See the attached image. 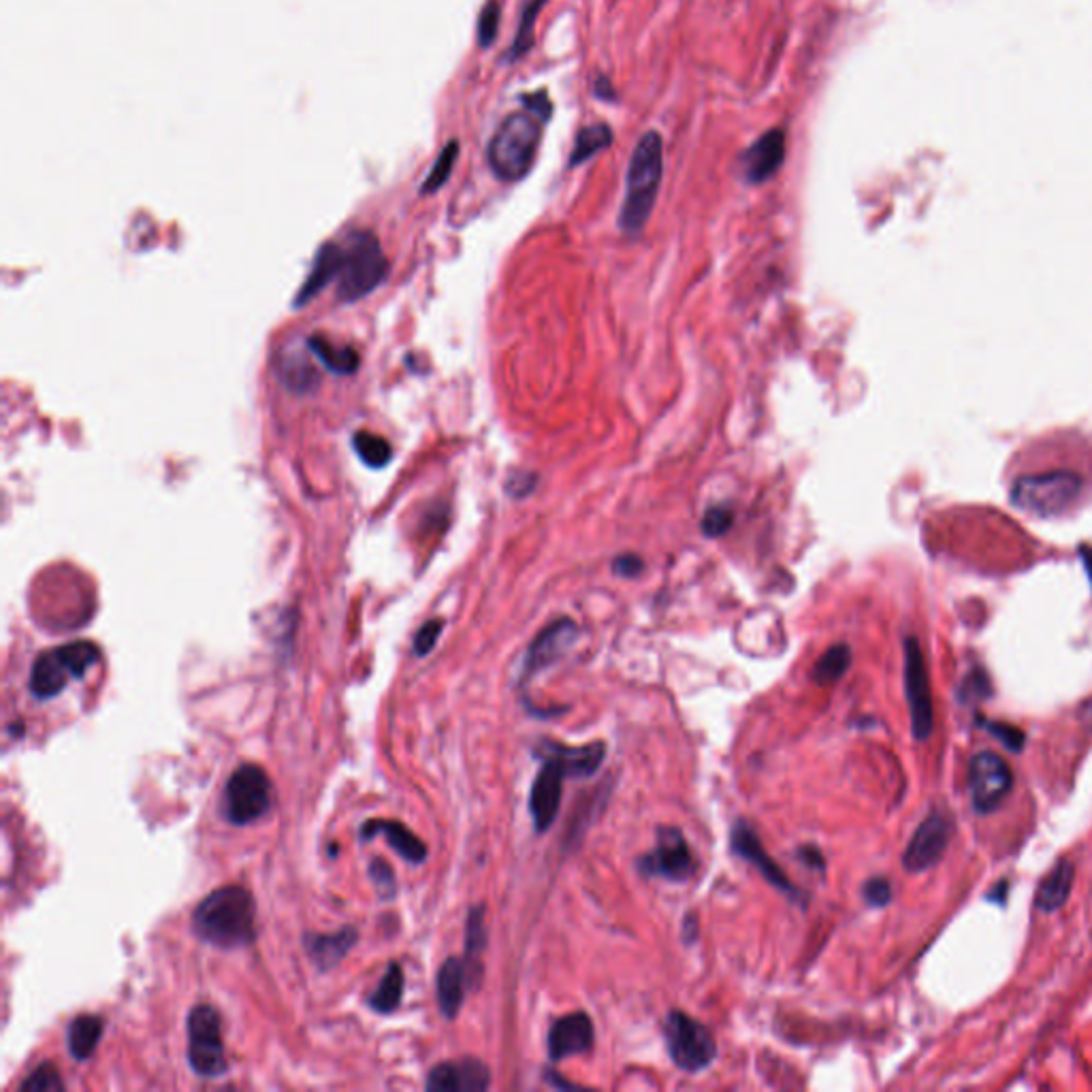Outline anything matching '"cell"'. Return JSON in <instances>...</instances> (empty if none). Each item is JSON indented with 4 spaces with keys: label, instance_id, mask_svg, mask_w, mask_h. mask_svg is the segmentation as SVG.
<instances>
[{
    "label": "cell",
    "instance_id": "6da1fadb",
    "mask_svg": "<svg viewBox=\"0 0 1092 1092\" xmlns=\"http://www.w3.org/2000/svg\"><path fill=\"white\" fill-rule=\"evenodd\" d=\"M387 270V256L378 237L369 231H352L344 239L323 243L295 305H305L333 282L340 301H359L385 280Z\"/></svg>",
    "mask_w": 1092,
    "mask_h": 1092
},
{
    "label": "cell",
    "instance_id": "7a4b0ae2",
    "mask_svg": "<svg viewBox=\"0 0 1092 1092\" xmlns=\"http://www.w3.org/2000/svg\"><path fill=\"white\" fill-rule=\"evenodd\" d=\"M192 930L200 941L220 950L250 945L256 937V905L241 885L214 889L192 913Z\"/></svg>",
    "mask_w": 1092,
    "mask_h": 1092
},
{
    "label": "cell",
    "instance_id": "3957f363",
    "mask_svg": "<svg viewBox=\"0 0 1092 1092\" xmlns=\"http://www.w3.org/2000/svg\"><path fill=\"white\" fill-rule=\"evenodd\" d=\"M1090 480L1074 467H1047L1020 474L1010 488L1012 504L1041 519H1058L1069 515L1086 500Z\"/></svg>",
    "mask_w": 1092,
    "mask_h": 1092
},
{
    "label": "cell",
    "instance_id": "277c9868",
    "mask_svg": "<svg viewBox=\"0 0 1092 1092\" xmlns=\"http://www.w3.org/2000/svg\"><path fill=\"white\" fill-rule=\"evenodd\" d=\"M664 177V139L649 130L638 139L626 173V194L619 212V229L626 235H640L649 222Z\"/></svg>",
    "mask_w": 1092,
    "mask_h": 1092
},
{
    "label": "cell",
    "instance_id": "5b68a950",
    "mask_svg": "<svg viewBox=\"0 0 1092 1092\" xmlns=\"http://www.w3.org/2000/svg\"><path fill=\"white\" fill-rule=\"evenodd\" d=\"M540 122L529 114H510L488 141L486 161L502 182H519L536 163L540 146Z\"/></svg>",
    "mask_w": 1092,
    "mask_h": 1092
},
{
    "label": "cell",
    "instance_id": "8992f818",
    "mask_svg": "<svg viewBox=\"0 0 1092 1092\" xmlns=\"http://www.w3.org/2000/svg\"><path fill=\"white\" fill-rule=\"evenodd\" d=\"M99 659V646L91 640H75L43 651L33 664L31 692L39 700L54 698L69 685V681L83 679Z\"/></svg>",
    "mask_w": 1092,
    "mask_h": 1092
},
{
    "label": "cell",
    "instance_id": "52a82bcc",
    "mask_svg": "<svg viewBox=\"0 0 1092 1092\" xmlns=\"http://www.w3.org/2000/svg\"><path fill=\"white\" fill-rule=\"evenodd\" d=\"M668 1054L685 1074H700L717 1058V1041L704 1024L681 1010L668 1012L664 1020Z\"/></svg>",
    "mask_w": 1092,
    "mask_h": 1092
},
{
    "label": "cell",
    "instance_id": "ba28073f",
    "mask_svg": "<svg viewBox=\"0 0 1092 1092\" xmlns=\"http://www.w3.org/2000/svg\"><path fill=\"white\" fill-rule=\"evenodd\" d=\"M274 788L267 772L256 764L239 766L225 788V817L235 826H246L270 813Z\"/></svg>",
    "mask_w": 1092,
    "mask_h": 1092
},
{
    "label": "cell",
    "instance_id": "9c48e42d",
    "mask_svg": "<svg viewBox=\"0 0 1092 1092\" xmlns=\"http://www.w3.org/2000/svg\"><path fill=\"white\" fill-rule=\"evenodd\" d=\"M188 1062L192 1072L204 1078H220L227 1074L222 1024L212 1005H196L188 1014Z\"/></svg>",
    "mask_w": 1092,
    "mask_h": 1092
},
{
    "label": "cell",
    "instance_id": "30bf717a",
    "mask_svg": "<svg viewBox=\"0 0 1092 1092\" xmlns=\"http://www.w3.org/2000/svg\"><path fill=\"white\" fill-rule=\"evenodd\" d=\"M655 835L657 841L653 850L636 860L638 873L642 877H657L675 883L692 879L698 862L683 832L677 826H659Z\"/></svg>",
    "mask_w": 1092,
    "mask_h": 1092
},
{
    "label": "cell",
    "instance_id": "8fae6325",
    "mask_svg": "<svg viewBox=\"0 0 1092 1092\" xmlns=\"http://www.w3.org/2000/svg\"><path fill=\"white\" fill-rule=\"evenodd\" d=\"M905 696L909 704L913 739H930L934 730V706L922 644L916 636L905 638Z\"/></svg>",
    "mask_w": 1092,
    "mask_h": 1092
},
{
    "label": "cell",
    "instance_id": "7c38bea8",
    "mask_svg": "<svg viewBox=\"0 0 1092 1092\" xmlns=\"http://www.w3.org/2000/svg\"><path fill=\"white\" fill-rule=\"evenodd\" d=\"M536 757H540L542 768L538 770L536 779H533L529 790V813L533 821V830L538 835H544L551 830L557 815L562 809L564 798V782L568 777L566 766L562 764L560 757L553 753L536 749Z\"/></svg>",
    "mask_w": 1092,
    "mask_h": 1092
},
{
    "label": "cell",
    "instance_id": "4fadbf2b",
    "mask_svg": "<svg viewBox=\"0 0 1092 1092\" xmlns=\"http://www.w3.org/2000/svg\"><path fill=\"white\" fill-rule=\"evenodd\" d=\"M730 850L737 858L749 862L774 889L784 893L790 901L805 907L809 897L805 893H800V889L792 883V879L784 873V868L770 858L760 837H757L751 823H747L745 819L734 821V826L730 830Z\"/></svg>",
    "mask_w": 1092,
    "mask_h": 1092
},
{
    "label": "cell",
    "instance_id": "5bb4252c",
    "mask_svg": "<svg viewBox=\"0 0 1092 1092\" xmlns=\"http://www.w3.org/2000/svg\"><path fill=\"white\" fill-rule=\"evenodd\" d=\"M971 800L977 813H992L1008 798L1014 786V772L1005 757L994 751H979L969 766Z\"/></svg>",
    "mask_w": 1092,
    "mask_h": 1092
},
{
    "label": "cell",
    "instance_id": "9a60e30c",
    "mask_svg": "<svg viewBox=\"0 0 1092 1092\" xmlns=\"http://www.w3.org/2000/svg\"><path fill=\"white\" fill-rule=\"evenodd\" d=\"M578 638V626L568 619L560 617L531 640L527 646V653L523 657V671H521V685H527L533 677L540 675L547 668H551L555 662H560Z\"/></svg>",
    "mask_w": 1092,
    "mask_h": 1092
},
{
    "label": "cell",
    "instance_id": "2e32d148",
    "mask_svg": "<svg viewBox=\"0 0 1092 1092\" xmlns=\"http://www.w3.org/2000/svg\"><path fill=\"white\" fill-rule=\"evenodd\" d=\"M952 823L941 813H930L913 832L903 854V866L909 873H924L937 864L950 845Z\"/></svg>",
    "mask_w": 1092,
    "mask_h": 1092
},
{
    "label": "cell",
    "instance_id": "e0dca14e",
    "mask_svg": "<svg viewBox=\"0 0 1092 1092\" xmlns=\"http://www.w3.org/2000/svg\"><path fill=\"white\" fill-rule=\"evenodd\" d=\"M595 1029L585 1012H574L557 1018L547 1037V1052L551 1062H562L570 1056L589 1054L593 1050Z\"/></svg>",
    "mask_w": 1092,
    "mask_h": 1092
},
{
    "label": "cell",
    "instance_id": "ac0fdd59",
    "mask_svg": "<svg viewBox=\"0 0 1092 1092\" xmlns=\"http://www.w3.org/2000/svg\"><path fill=\"white\" fill-rule=\"evenodd\" d=\"M488 1086H492V1072L474 1056L440 1062L427 1078V1090L432 1092H482Z\"/></svg>",
    "mask_w": 1092,
    "mask_h": 1092
},
{
    "label": "cell",
    "instance_id": "d6986e66",
    "mask_svg": "<svg viewBox=\"0 0 1092 1092\" xmlns=\"http://www.w3.org/2000/svg\"><path fill=\"white\" fill-rule=\"evenodd\" d=\"M786 163V132L782 128L766 130L741 156L743 177L749 184H764Z\"/></svg>",
    "mask_w": 1092,
    "mask_h": 1092
},
{
    "label": "cell",
    "instance_id": "ffe728a7",
    "mask_svg": "<svg viewBox=\"0 0 1092 1092\" xmlns=\"http://www.w3.org/2000/svg\"><path fill=\"white\" fill-rule=\"evenodd\" d=\"M470 988H476V986H474L470 967H467L463 958L453 956L449 958V961H444L436 977L438 1005L444 1018L455 1020L459 1016L465 994Z\"/></svg>",
    "mask_w": 1092,
    "mask_h": 1092
},
{
    "label": "cell",
    "instance_id": "44dd1931",
    "mask_svg": "<svg viewBox=\"0 0 1092 1092\" xmlns=\"http://www.w3.org/2000/svg\"><path fill=\"white\" fill-rule=\"evenodd\" d=\"M536 749L553 753L555 757H560L562 764L568 770L570 779H589V777H593L599 770V766L605 764V757H607V745L601 741H593V743L581 745V747H568L564 743L544 739V741L538 743Z\"/></svg>",
    "mask_w": 1092,
    "mask_h": 1092
},
{
    "label": "cell",
    "instance_id": "7402d4cb",
    "mask_svg": "<svg viewBox=\"0 0 1092 1092\" xmlns=\"http://www.w3.org/2000/svg\"><path fill=\"white\" fill-rule=\"evenodd\" d=\"M383 835L393 850L412 864L427 860V845L422 843L408 826L395 819H371L361 828V837L369 841L371 837Z\"/></svg>",
    "mask_w": 1092,
    "mask_h": 1092
},
{
    "label": "cell",
    "instance_id": "603a6c76",
    "mask_svg": "<svg viewBox=\"0 0 1092 1092\" xmlns=\"http://www.w3.org/2000/svg\"><path fill=\"white\" fill-rule=\"evenodd\" d=\"M1076 881V866L1069 858L1058 860L1052 871L1047 873L1035 893V907L1043 913L1058 911L1069 897H1072V887Z\"/></svg>",
    "mask_w": 1092,
    "mask_h": 1092
},
{
    "label": "cell",
    "instance_id": "cb8c5ba5",
    "mask_svg": "<svg viewBox=\"0 0 1092 1092\" xmlns=\"http://www.w3.org/2000/svg\"><path fill=\"white\" fill-rule=\"evenodd\" d=\"M354 943H356V930L350 926L333 934H309V937H305V947L309 952V958L323 971L336 967L342 958L354 947Z\"/></svg>",
    "mask_w": 1092,
    "mask_h": 1092
},
{
    "label": "cell",
    "instance_id": "d4e9b609",
    "mask_svg": "<svg viewBox=\"0 0 1092 1092\" xmlns=\"http://www.w3.org/2000/svg\"><path fill=\"white\" fill-rule=\"evenodd\" d=\"M484 947H486L484 907H482V905H476V907L470 909V913H467V922H465V956H463V961L467 963V967H470V973H472V979H474V986H476V988L480 986V979H482L480 954L484 952Z\"/></svg>",
    "mask_w": 1092,
    "mask_h": 1092
},
{
    "label": "cell",
    "instance_id": "484cf974",
    "mask_svg": "<svg viewBox=\"0 0 1092 1092\" xmlns=\"http://www.w3.org/2000/svg\"><path fill=\"white\" fill-rule=\"evenodd\" d=\"M103 1035V1020L99 1016L83 1014L69 1024V1052L75 1060H88L99 1047Z\"/></svg>",
    "mask_w": 1092,
    "mask_h": 1092
},
{
    "label": "cell",
    "instance_id": "4316f807",
    "mask_svg": "<svg viewBox=\"0 0 1092 1092\" xmlns=\"http://www.w3.org/2000/svg\"><path fill=\"white\" fill-rule=\"evenodd\" d=\"M611 143H613V128L609 124L597 122V124H589V126L581 128L576 132V139H574V148L570 152L568 167L572 169V167L587 163L601 150L611 148Z\"/></svg>",
    "mask_w": 1092,
    "mask_h": 1092
},
{
    "label": "cell",
    "instance_id": "83f0119b",
    "mask_svg": "<svg viewBox=\"0 0 1092 1092\" xmlns=\"http://www.w3.org/2000/svg\"><path fill=\"white\" fill-rule=\"evenodd\" d=\"M307 348L333 373H352L359 367V354L350 346H338L323 336H311Z\"/></svg>",
    "mask_w": 1092,
    "mask_h": 1092
},
{
    "label": "cell",
    "instance_id": "f1b7e54d",
    "mask_svg": "<svg viewBox=\"0 0 1092 1092\" xmlns=\"http://www.w3.org/2000/svg\"><path fill=\"white\" fill-rule=\"evenodd\" d=\"M852 666V649L850 644H832L830 649L823 653L811 671V679L813 683L817 685H835L837 681H841L845 677V673L850 671Z\"/></svg>",
    "mask_w": 1092,
    "mask_h": 1092
},
{
    "label": "cell",
    "instance_id": "f546056e",
    "mask_svg": "<svg viewBox=\"0 0 1092 1092\" xmlns=\"http://www.w3.org/2000/svg\"><path fill=\"white\" fill-rule=\"evenodd\" d=\"M401 996H404V971H401L399 963H391L367 1002L378 1014H391L399 1008Z\"/></svg>",
    "mask_w": 1092,
    "mask_h": 1092
},
{
    "label": "cell",
    "instance_id": "4dcf8cb0",
    "mask_svg": "<svg viewBox=\"0 0 1092 1092\" xmlns=\"http://www.w3.org/2000/svg\"><path fill=\"white\" fill-rule=\"evenodd\" d=\"M544 5H547V0H525V5L521 9L519 28H517L515 41H512V46H510V54H508L510 62L521 60L533 48V31H536V19H538V13L542 11Z\"/></svg>",
    "mask_w": 1092,
    "mask_h": 1092
},
{
    "label": "cell",
    "instance_id": "1f68e13d",
    "mask_svg": "<svg viewBox=\"0 0 1092 1092\" xmlns=\"http://www.w3.org/2000/svg\"><path fill=\"white\" fill-rule=\"evenodd\" d=\"M352 447L356 455H359V459L365 465L373 467V470H381V467H385L393 457L391 444L385 438L373 436L369 432H356L352 438Z\"/></svg>",
    "mask_w": 1092,
    "mask_h": 1092
},
{
    "label": "cell",
    "instance_id": "d6a6232c",
    "mask_svg": "<svg viewBox=\"0 0 1092 1092\" xmlns=\"http://www.w3.org/2000/svg\"><path fill=\"white\" fill-rule=\"evenodd\" d=\"M457 156H459V143L457 141H451L447 148L440 152L438 161L434 163L429 175L425 177V182H422V186H420L422 194H432V192L440 190L444 184L449 182L453 167L457 163Z\"/></svg>",
    "mask_w": 1092,
    "mask_h": 1092
},
{
    "label": "cell",
    "instance_id": "836d02e7",
    "mask_svg": "<svg viewBox=\"0 0 1092 1092\" xmlns=\"http://www.w3.org/2000/svg\"><path fill=\"white\" fill-rule=\"evenodd\" d=\"M956 696L963 704L988 700L992 696V681L984 668H973V671L961 681V685H958Z\"/></svg>",
    "mask_w": 1092,
    "mask_h": 1092
},
{
    "label": "cell",
    "instance_id": "e575fe53",
    "mask_svg": "<svg viewBox=\"0 0 1092 1092\" xmlns=\"http://www.w3.org/2000/svg\"><path fill=\"white\" fill-rule=\"evenodd\" d=\"M62 1088H64V1084H62V1080L58 1076V1069L52 1062L39 1065L35 1072L19 1086L21 1092H58Z\"/></svg>",
    "mask_w": 1092,
    "mask_h": 1092
},
{
    "label": "cell",
    "instance_id": "d590c367",
    "mask_svg": "<svg viewBox=\"0 0 1092 1092\" xmlns=\"http://www.w3.org/2000/svg\"><path fill=\"white\" fill-rule=\"evenodd\" d=\"M500 17H502L500 0H488L478 17V46L480 48L494 46V41L498 39V31H500Z\"/></svg>",
    "mask_w": 1092,
    "mask_h": 1092
},
{
    "label": "cell",
    "instance_id": "8d00e7d4",
    "mask_svg": "<svg viewBox=\"0 0 1092 1092\" xmlns=\"http://www.w3.org/2000/svg\"><path fill=\"white\" fill-rule=\"evenodd\" d=\"M979 726L986 728L996 741H1000L1002 745H1005V747H1008L1010 751H1014V753H1018V751L1024 747V743H1027V734H1024L1020 728H1016V726H1012V724H1005V722H984V720H979Z\"/></svg>",
    "mask_w": 1092,
    "mask_h": 1092
},
{
    "label": "cell",
    "instance_id": "74e56055",
    "mask_svg": "<svg viewBox=\"0 0 1092 1092\" xmlns=\"http://www.w3.org/2000/svg\"><path fill=\"white\" fill-rule=\"evenodd\" d=\"M734 523V512L726 506L708 508L702 517V533L706 538H720L726 531H730Z\"/></svg>",
    "mask_w": 1092,
    "mask_h": 1092
},
{
    "label": "cell",
    "instance_id": "f35d334b",
    "mask_svg": "<svg viewBox=\"0 0 1092 1092\" xmlns=\"http://www.w3.org/2000/svg\"><path fill=\"white\" fill-rule=\"evenodd\" d=\"M862 897L868 907H875V909L885 907L893 903V883L881 875L866 879L862 885Z\"/></svg>",
    "mask_w": 1092,
    "mask_h": 1092
},
{
    "label": "cell",
    "instance_id": "ab89813d",
    "mask_svg": "<svg viewBox=\"0 0 1092 1092\" xmlns=\"http://www.w3.org/2000/svg\"><path fill=\"white\" fill-rule=\"evenodd\" d=\"M442 630H444V621L442 619H432L427 623H422L420 630L414 636V655H418V657L429 655L434 651V646L440 640Z\"/></svg>",
    "mask_w": 1092,
    "mask_h": 1092
},
{
    "label": "cell",
    "instance_id": "60d3db41",
    "mask_svg": "<svg viewBox=\"0 0 1092 1092\" xmlns=\"http://www.w3.org/2000/svg\"><path fill=\"white\" fill-rule=\"evenodd\" d=\"M538 484V476L531 474V472H512L506 480V492L510 498L515 500H523L527 498L533 488H536Z\"/></svg>",
    "mask_w": 1092,
    "mask_h": 1092
},
{
    "label": "cell",
    "instance_id": "b9f144b4",
    "mask_svg": "<svg viewBox=\"0 0 1092 1092\" xmlns=\"http://www.w3.org/2000/svg\"><path fill=\"white\" fill-rule=\"evenodd\" d=\"M369 875L378 887V893H381L383 897L395 895V877L385 860H373L369 866Z\"/></svg>",
    "mask_w": 1092,
    "mask_h": 1092
},
{
    "label": "cell",
    "instance_id": "7bdbcfd3",
    "mask_svg": "<svg viewBox=\"0 0 1092 1092\" xmlns=\"http://www.w3.org/2000/svg\"><path fill=\"white\" fill-rule=\"evenodd\" d=\"M521 103L523 107L529 111V114L536 116L538 120L542 122H549L551 116H553V103L549 99V95L544 91H538V93H531V95H523L521 97Z\"/></svg>",
    "mask_w": 1092,
    "mask_h": 1092
},
{
    "label": "cell",
    "instance_id": "ee69618b",
    "mask_svg": "<svg viewBox=\"0 0 1092 1092\" xmlns=\"http://www.w3.org/2000/svg\"><path fill=\"white\" fill-rule=\"evenodd\" d=\"M642 570H644V562L634 553L619 555L617 560L613 562V572L617 576H623V578H636V576L642 574Z\"/></svg>",
    "mask_w": 1092,
    "mask_h": 1092
},
{
    "label": "cell",
    "instance_id": "f6af8a7d",
    "mask_svg": "<svg viewBox=\"0 0 1092 1092\" xmlns=\"http://www.w3.org/2000/svg\"><path fill=\"white\" fill-rule=\"evenodd\" d=\"M796 856H798V860L802 864H805L807 868H811V871H819V873L826 871V858H823V854L819 852V847L802 845V847H798Z\"/></svg>",
    "mask_w": 1092,
    "mask_h": 1092
},
{
    "label": "cell",
    "instance_id": "bcb514c9",
    "mask_svg": "<svg viewBox=\"0 0 1092 1092\" xmlns=\"http://www.w3.org/2000/svg\"><path fill=\"white\" fill-rule=\"evenodd\" d=\"M591 93L601 103H617V99H619L613 81L607 75H601V73L595 75V79L591 83Z\"/></svg>",
    "mask_w": 1092,
    "mask_h": 1092
},
{
    "label": "cell",
    "instance_id": "7dc6e473",
    "mask_svg": "<svg viewBox=\"0 0 1092 1092\" xmlns=\"http://www.w3.org/2000/svg\"><path fill=\"white\" fill-rule=\"evenodd\" d=\"M698 934H700V922H698V916H696V913H687L685 920H683V930H681L683 943H685V945L696 943V941H698Z\"/></svg>",
    "mask_w": 1092,
    "mask_h": 1092
},
{
    "label": "cell",
    "instance_id": "c3c4849f",
    "mask_svg": "<svg viewBox=\"0 0 1092 1092\" xmlns=\"http://www.w3.org/2000/svg\"><path fill=\"white\" fill-rule=\"evenodd\" d=\"M1008 893H1010V883H1008V881H998V883L994 885L992 893L988 895V899H990L992 903H996V905H1005V901H1008Z\"/></svg>",
    "mask_w": 1092,
    "mask_h": 1092
},
{
    "label": "cell",
    "instance_id": "681fc988",
    "mask_svg": "<svg viewBox=\"0 0 1092 1092\" xmlns=\"http://www.w3.org/2000/svg\"><path fill=\"white\" fill-rule=\"evenodd\" d=\"M1082 560H1084V566H1086V572L1090 576V583H1092V551L1090 549H1082Z\"/></svg>",
    "mask_w": 1092,
    "mask_h": 1092
}]
</instances>
